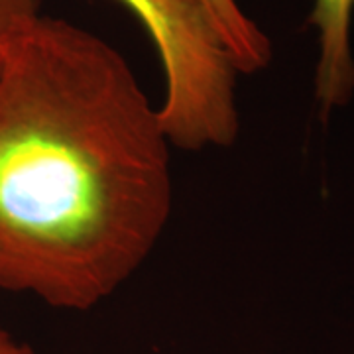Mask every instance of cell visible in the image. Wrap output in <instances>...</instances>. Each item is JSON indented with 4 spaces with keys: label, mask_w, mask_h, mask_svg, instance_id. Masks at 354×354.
Returning a JSON list of instances; mask_svg holds the SVG:
<instances>
[{
    "label": "cell",
    "mask_w": 354,
    "mask_h": 354,
    "mask_svg": "<svg viewBox=\"0 0 354 354\" xmlns=\"http://www.w3.org/2000/svg\"><path fill=\"white\" fill-rule=\"evenodd\" d=\"M171 142L120 51L39 14L0 69V290L85 313L152 256Z\"/></svg>",
    "instance_id": "obj_1"
},
{
    "label": "cell",
    "mask_w": 354,
    "mask_h": 354,
    "mask_svg": "<svg viewBox=\"0 0 354 354\" xmlns=\"http://www.w3.org/2000/svg\"><path fill=\"white\" fill-rule=\"evenodd\" d=\"M150 34L162 71L158 104L171 146L227 148L241 130V75L199 0H120Z\"/></svg>",
    "instance_id": "obj_2"
},
{
    "label": "cell",
    "mask_w": 354,
    "mask_h": 354,
    "mask_svg": "<svg viewBox=\"0 0 354 354\" xmlns=\"http://www.w3.org/2000/svg\"><path fill=\"white\" fill-rule=\"evenodd\" d=\"M354 0H313L309 24L317 32L315 99L327 118L354 97Z\"/></svg>",
    "instance_id": "obj_3"
},
{
    "label": "cell",
    "mask_w": 354,
    "mask_h": 354,
    "mask_svg": "<svg viewBox=\"0 0 354 354\" xmlns=\"http://www.w3.org/2000/svg\"><path fill=\"white\" fill-rule=\"evenodd\" d=\"M239 73L252 75L272 62V41L236 0H199Z\"/></svg>",
    "instance_id": "obj_4"
},
{
    "label": "cell",
    "mask_w": 354,
    "mask_h": 354,
    "mask_svg": "<svg viewBox=\"0 0 354 354\" xmlns=\"http://www.w3.org/2000/svg\"><path fill=\"white\" fill-rule=\"evenodd\" d=\"M41 0H0V69L18 34L38 18Z\"/></svg>",
    "instance_id": "obj_5"
},
{
    "label": "cell",
    "mask_w": 354,
    "mask_h": 354,
    "mask_svg": "<svg viewBox=\"0 0 354 354\" xmlns=\"http://www.w3.org/2000/svg\"><path fill=\"white\" fill-rule=\"evenodd\" d=\"M0 354H36L32 346L14 339L4 327H0Z\"/></svg>",
    "instance_id": "obj_6"
}]
</instances>
